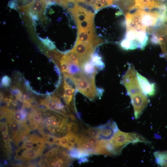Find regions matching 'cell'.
<instances>
[{
    "mask_svg": "<svg viewBox=\"0 0 167 167\" xmlns=\"http://www.w3.org/2000/svg\"><path fill=\"white\" fill-rule=\"evenodd\" d=\"M29 117L30 118L32 119L34 122L35 123H38L41 122L42 119L41 114L35 111H33L31 113Z\"/></svg>",
    "mask_w": 167,
    "mask_h": 167,
    "instance_id": "obj_22",
    "label": "cell"
},
{
    "mask_svg": "<svg viewBox=\"0 0 167 167\" xmlns=\"http://www.w3.org/2000/svg\"><path fill=\"white\" fill-rule=\"evenodd\" d=\"M136 73L139 84L144 93L149 96L154 95L156 91L155 84L149 81L137 71Z\"/></svg>",
    "mask_w": 167,
    "mask_h": 167,
    "instance_id": "obj_11",
    "label": "cell"
},
{
    "mask_svg": "<svg viewBox=\"0 0 167 167\" xmlns=\"http://www.w3.org/2000/svg\"><path fill=\"white\" fill-rule=\"evenodd\" d=\"M109 141L114 150L115 155L120 154L123 148L129 143L137 142L150 143L148 140L139 134L123 132L119 129L115 132Z\"/></svg>",
    "mask_w": 167,
    "mask_h": 167,
    "instance_id": "obj_2",
    "label": "cell"
},
{
    "mask_svg": "<svg viewBox=\"0 0 167 167\" xmlns=\"http://www.w3.org/2000/svg\"><path fill=\"white\" fill-rule=\"evenodd\" d=\"M68 77L72 80L77 89L90 100H93L98 96L95 77L86 75L82 71Z\"/></svg>",
    "mask_w": 167,
    "mask_h": 167,
    "instance_id": "obj_3",
    "label": "cell"
},
{
    "mask_svg": "<svg viewBox=\"0 0 167 167\" xmlns=\"http://www.w3.org/2000/svg\"><path fill=\"white\" fill-rule=\"evenodd\" d=\"M40 153L37 151L33 149H26L23 156L28 159H32L36 158Z\"/></svg>",
    "mask_w": 167,
    "mask_h": 167,
    "instance_id": "obj_21",
    "label": "cell"
},
{
    "mask_svg": "<svg viewBox=\"0 0 167 167\" xmlns=\"http://www.w3.org/2000/svg\"><path fill=\"white\" fill-rule=\"evenodd\" d=\"M58 95L49 96L42 100L41 104L48 109L61 114L65 117H71L68 107L64 106Z\"/></svg>",
    "mask_w": 167,
    "mask_h": 167,
    "instance_id": "obj_7",
    "label": "cell"
},
{
    "mask_svg": "<svg viewBox=\"0 0 167 167\" xmlns=\"http://www.w3.org/2000/svg\"><path fill=\"white\" fill-rule=\"evenodd\" d=\"M167 3L163 0H121V8L126 11L134 9L153 10L160 9Z\"/></svg>",
    "mask_w": 167,
    "mask_h": 167,
    "instance_id": "obj_4",
    "label": "cell"
},
{
    "mask_svg": "<svg viewBox=\"0 0 167 167\" xmlns=\"http://www.w3.org/2000/svg\"><path fill=\"white\" fill-rule=\"evenodd\" d=\"M0 129L3 133H6L7 130V128L6 125L3 124L1 125Z\"/></svg>",
    "mask_w": 167,
    "mask_h": 167,
    "instance_id": "obj_27",
    "label": "cell"
},
{
    "mask_svg": "<svg viewBox=\"0 0 167 167\" xmlns=\"http://www.w3.org/2000/svg\"><path fill=\"white\" fill-rule=\"evenodd\" d=\"M90 61L98 70H101L105 67V64L102 60V57L97 52L93 53Z\"/></svg>",
    "mask_w": 167,
    "mask_h": 167,
    "instance_id": "obj_15",
    "label": "cell"
},
{
    "mask_svg": "<svg viewBox=\"0 0 167 167\" xmlns=\"http://www.w3.org/2000/svg\"><path fill=\"white\" fill-rule=\"evenodd\" d=\"M166 70L167 71V67H166Z\"/></svg>",
    "mask_w": 167,
    "mask_h": 167,
    "instance_id": "obj_29",
    "label": "cell"
},
{
    "mask_svg": "<svg viewBox=\"0 0 167 167\" xmlns=\"http://www.w3.org/2000/svg\"><path fill=\"white\" fill-rule=\"evenodd\" d=\"M67 133L69 134H78L79 127L78 124L74 122H70L67 126Z\"/></svg>",
    "mask_w": 167,
    "mask_h": 167,
    "instance_id": "obj_20",
    "label": "cell"
},
{
    "mask_svg": "<svg viewBox=\"0 0 167 167\" xmlns=\"http://www.w3.org/2000/svg\"><path fill=\"white\" fill-rule=\"evenodd\" d=\"M81 68L84 74L90 77H95L97 72L98 69L90 60L83 63Z\"/></svg>",
    "mask_w": 167,
    "mask_h": 167,
    "instance_id": "obj_12",
    "label": "cell"
},
{
    "mask_svg": "<svg viewBox=\"0 0 167 167\" xmlns=\"http://www.w3.org/2000/svg\"><path fill=\"white\" fill-rule=\"evenodd\" d=\"M34 141L32 139H27L24 142L22 146L27 149H29L33 148Z\"/></svg>",
    "mask_w": 167,
    "mask_h": 167,
    "instance_id": "obj_24",
    "label": "cell"
},
{
    "mask_svg": "<svg viewBox=\"0 0 167 167\" xmlns=\"http://www.w3.org/2000/svg\"><path fill=\"white\" fill-rule=\"evenodd\" d=\"M3 139L5 141H7L9 139V138L8 135L6 133H4L3 136Z\"/></svg>",
    "mask_w": 167,
    "mask_h": 167,
    "instance_id": "obj_28",
    "label": "cell"
},
{
    "mask_svg": "<svg viewBox=\"0 0 167 167\" xmlns=\"http://www.w3.org/2000/svg\"><path fill=\"white\" fill-rule=\"evenodd\" d=\"M11 82V79L7 76H3L1 79V83L2 85L5 87H9Z\"/></svg>",
    "mask_w": 167,
    "mask_h": 167,
    "instance_id": "obj_25",
    "label": "cell"
},
{
    "mask_svg": "<svg viewBox=\"0 0 167 167\" xmlns=\"http://www.w3.org/2000/svg\"><path fill=\"white\" fill-rule=\"evenodd\" d=\"M100 130L99 126L96 127H88L82 132V134L99 139Z\"/></svg>",
    "mask_w": 167,
    "mask_h": 167,
    "instance_id": "obj_18",
    "label": "cell"
},
{
    "mask_svg": "<svg viewBox=\"0 0 167 167\" xmlns=\"http://www.w3.org/2000/svg\"><path fill=\"white\" fill-rule=\"evenodd\" d=\"M136 71L134 66L129 64L121 80L130 96L143 92L139 84Z\"/></svg>",
    "mask_w": 167,
    "mask_h": 167,
    "instance_id": "obj_5",
    "label": "cell"
},
{
    "mask_svg": "<svg viewBox=\"0 0 167 167\" xmlns=\"http://www.w3.org/2000/svg\"><path fill=\"white\" fill-rule=\"evenodd\" d=\"M9 125V126L11 131L15 134L19 133L21 130V126H20V123L14 120H10L8 121Z\"/></svg>",
    "mask_w": 167,
    "mask_h": 167,
    "instance_id": "obj_19",
    "label": "cell"
},
{
    "mask_svg": "<svg viewBox=\"0 0 167 167\" xmlns=\"http://www.w3.org/2000/svg\"><path fill=\"white\" fill-rule=\"evenodd\" d=\"M8 113L11 115V118L14 120L20 123H24L25 121L26 113L24 110L12 111L8 109L7 110Z\"/></svg>",
    "mask_w": 167,
    "mask_h": 167,
    "instance_id": "obj_16",
    "label": "cell"
},
{
    "mask_svg": "<svg viewBox=\"0 0 167 167\" xmlns=\"http://www.w3.org/2000/svg\"><path fill=\"white\" fill-rule=\"evenodd\" d=\"M73 84H74L73 82L70 78L64 77L63 84L64 92L63 97L66 105L67 106H69L74 112H77L74 103L75 89L72 85Z\"/></svg>",
    "mask_w": 167,
    "mask_h": 167,
    "instance_id": "obj_9",
    "label": "cell"
},
{
    "mask_svg": "<svg viewBox=\"0 0 167 167\" xmlns=\"http://www.w3.org/2000/svg\"><path fill=\"white\" fill-rule=\"evenodd\" d=\"M70 150L69 155L73 158L80 159L82 158L90 156L87 153L77 148H73Z\"/></svg>",
    "mask_w": 167,
    "mask_h": 167,
    "instance_id": "obj_17",
    "label": "cell"
},
{
    "mask_svg": "<svg viewBox=\"0 0 167 167\" xmlns=\"http://www.w3.org/2000/svg\"><path fill=\"white\" fill-rule=\"evenodd\" d=\"M63 7L68 9L75 4L82 3L86 4L88 0H50Z\"/></svg>",
    "mask_w": 167,
    "mask_h": 167,
    "instance_id": "obj_14",
    "label": "cell"
},
{
    "mask_svg": "<svg viewBox=\"0 0 167 167\" xmlns=\"http://www.w3.org/2000/svg\"><path fill=\"white\" fill-rule=\"evenodd\" d=\"M49 3L46 0H34L25 6L18 8L21 12L27 13L35 19L39 17L41 19L45 17L44 13Z\"/></svg>",
    "mask_w": 167,
    "mask_h": 167,
    "instance_id": "obj_6",
    "label": "cell"
},
{
    "mask_svg": "<svg viewBox=\"0 0 167 167\" xmlns=\"http://www.w3.org/2000/svg\"><path fill=\"white\" fill-rule=\"evenodd\" d=\"M68 137L69 142L75 145L78 142L80 136L79 134H67Z\"/></svg>",
    "mask_w": 167,
    "mask_h": 167,
    "instance_id": "obj_23",
    "label": "cell"
},
{
    "mask_svg": "<svg viewBox=\"0 0 167 167\" xmlns=\"http://www.w3.org/2000/svg\"><path fill=\"white\" fill-rule=\"evenodd\" d=\"M133 106L135 118H139L150 102L147 95L143 92L130 96Z\"/></svg>",
    "mask_w": 167,
    "mask_h": 167,
    "instance_id": "obj_8",
    "label": "cell"
},
{
    "mask_svg": "<svg viewBox=\"0 0 167 167\" xmlns=\"http://www.w3.org/2000/svg\"><path fill=\"white\" fill-rule=\"evenodd\" d=\"M93 25L95 33L102 41L119 43L125 37L126 32L125 15L116 5H111L103 7L95 12Z\"/></svg>",
    "mask_w": 167,
    "mask_h": 167,
    "instance_id": "obj_1",
    "label": "cell"
},
{
    "mask_svg": "<svg viewBox=\"0 0 167 167\" xmlns=\"http://www.w3.org/2000/svg\"><path fill=\"white\" fill-rule=\"evenodd\" d=\"M68 142V136L66 135L60 138L59 145L66 148Z\"/></svg>",
    "mask_w": 167,
    "mask_h": 167,
    "instance_id": "obj_26",
    "label": "cell"
},
{
    "mask_svg": "<svg viewBox=\"0 0 167 167\" xmlns=\"http://www.w3.org/2000/svg\"><path fill=\"white\" fill-rule=\"evenodd\" d=\"M156 162L160 166L167 167V150L157 151L154 153Z\"/></svg>",
    "mask_w": 167,
    "mask_h": 167,
    "instance_id": "obj_13",
    "label": "cell"
},
{
    "mask_svg": "<svg viewBox=\"0 0 167 167\" xmlns=\"http://www.w3.org/2000/svg\"><path fill=\"white\" fill-rule=\"evenodd\" d=\"M100 133L99 139L108 140L113 135L118 129L116 123L113 121H109L104 125L98 126Z\"/></svg>",
    "mask_w": 167,
    "mask_h": 167,
    "instance_id": "obj_10",
    "label": "cell"
}]
</instances>
